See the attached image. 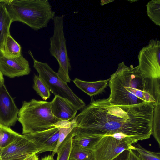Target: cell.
<instances>
[{
    "mask_svg": "<svg viewBox=\"0 0 160 160\" xmlns=\"http://www.w3.org/2000/svg\"><path fill=\"white\" fill-rule=\"evenodd\" d=\"M102 136L83 133H75L73 139V144L92 151Z\"/></svg>",
    "mask_w": 160,
    "mask_h": 160,
    "instance_id": "16",
    "label": "cell"
},
{
    "mask_svg": "<svg viewBox=\"0 0 160 160\" xmlns=\"http://www.w3.org/2000/svg\"><path fill=\"white\" fill-rule=\"evenodd\" d=\"M40 152L28 134H19L3 148L1 158L2 160H23L28 156L39 154Z\"/></svg>",
    "mask_w": 160,
    "mask_h": 160,
    "instance_id": "9",
    "label": "cell"
},
{
    "mask_svg": "<svg viewBox=\"0 0 160 160\" xmlns=\"http://www.w3.org/2000/svg\"><path fill=\"white\" fill-rule=\"evenodd\" d=\"M4 84V78L3 75L0 71V87Z\"/></svg>",
    "mask_w": 160,
    "mask_h": 160,
    "instance_id": "30",
    "label": "cell"
},
{
    "mask_svg": "<svg viewBox=\"0 0 160 160\" xmlns=\"http://www.w3.org/2000/svg\"><path fill=\"white\" fill-rule=\"evenodd\" d=\"M33 88L44 100L49 98L50 91L43 80L39 76L34 74Z\"/></svg>",
    "mask_w": 160,
    "mask_h": 160,
    "instance_id": "23",
    "label": "cell"
},
{
    "mask_svg": "<svg viewBox=\"0 0 160 160\" xmlns=\"http://www.w3.org/2000/svg\"><path fill=\"white\" fill-rule=\"evenodd\" d=\"M134 150L138 153L141 160H160V153L148 151L142 147L139 144L135 146Z\"/></svg>",
    "mask_w": 160,
    "mask_h": 160,
    "instance_id": "25",
    "label": "cell"
},
{
    "mask_svg": "<svg viewBox=\"0 0 160 160\" xmlns=\"http://www.w3.org/2000/svg\"><path fill=\"white\" fill-rule=\"evenodd\" d=\"M147 13L150 19L157 25L160 26V0H152L146 5Z\"/></svg>",
    "mask_w": 160,
    "mask_h": 160,
    "instance_id": "22",
    "label": "cell"
},
{
    "mask_svg": "<svg viewBox=\"0 0 160 160\" xmlns=\"http://www.w3.org/2000/svg\"><path fill=\"white\" fill-rule=\"evenodd\" d=\"M36 147L39 153L55 149L59 137V131L55 125L50 129L34 133L28 134Z\"/></svg>",
    "mask_w": 160,
    "mask_h": 160,
    "instance_id": "12",
    "label": "cell"
},
{
    "mask_svg": "<svg viewBox=\"0 0 160 160\" xmlns=\"http://www.w3.org/2000/svg\"><path fill=\"white\" fill-rule=\"evenodd\" d=\"M139 69L145 78L160 79V42L157 39L151 40L138 55Z\"/></svg>",
    "mask_w": 160,
    "mask_h": 160,
    "instance_id": "8",
    "label": "cell"
},
{
    "mask_svg": "<svg viewBox=\"0 0 160 160\" xmlns=\"http://www.w3.org/2000/svg\"><path fill=\"white\" fill-rule=\"evenodd\" d=\"M154 105L150 102L116 105L108 98L93 100L74 118L76 133L102 136L122 133L138 141L152 132Z\"/></svg>",
    "mask_w": 160,
    "mask_h": 160,
    "instance_id": "1",
    "label": "cell"
},
{
    "mask_svg": "<svg viewBox=\"0 0 160 160\" xmlns=\"http://www.w3.org/2000/svg\"><path fill=\"white\" fill-rule=\"evenodd\" d=\"M113 1H114V0H101L100 5L101 6H103L105 4H108V3L112 2Z\"/></svg>",
    "mask_w": 160,
    "mask_h": 160,
    "instance_id": "29",
    "label": "cell"
},
{
    "mask_svg": "<svg viewBox=\"0 0 160 160\" xmlns=\"http://www.w3.org/2000/svg\"><path fill=\"white\" fill-rule=\"evenodd\" d=\"M4 0L0 2V51L2 52L6 46L7 39L10 34V28L12 19L8 12Z\"/></svg>",
    "mask_w": 160,
    "mask_h": 160,
    "instance_id": "14",
    "label": "cell"
},
{
    "mask_svg": "<svg viewBox=\"0 0 160 160\" xmlns=\"http://www.w3.org/2000/svg\"><path fill=\"white\" fill-rule=\"evenodd\" d=\"M19 110L4 84L0 87V124L10 127L18 120Z\"/></svg>",
    "mask_w": 160,
    "mask_h": 160,
    "instance_id": "10",
    "label": "cell"
},
{
    "mask_svg": "<svg viewBox=\"0 0 160 160\" xmlns=\"http://www.w3.org/2000/svg\"><path fill=\"white\" fill-rule=\"evenodd\" d=\"M129 150H125L112 160H127Z\"/></svg>",
    "mask_w": 160,
    "mask_h": 160,
    "instance_id": "26",
    "label": "cell"
},
{
    "mask_svg": "<svg viewBox=\"0 0 160 160\" xmlns=\"http://www.w3.org/2000/svg\"><path fill=\"white\" fill-rule=\"evenodd\" d=\"M28 53L33 59V67L39 74V76L55 96L68 99L79 110L84 108L85 103L74 93L67 83L59 77L57 72L54 71L47 62L35 59L30 50Z\"/></svg>",
    "mask_w": 160,
    "mask_h": 160,
    "instance_id": "5",
    "label": "cell"
},
{
    "mask_svg": "<svg viewBox=\"0 0 160 160\" xmlns=\"http://www.w3.org/2000/svg\"><path fill=\"white\" fill-rule=\"evenodd\" d=\"M22 126V134L44 131L55 127L60 120L52 114L50 102L33 99L24 101L18 115Z\"/></svg>",
    "mask_w": 160,
    "mask_h": 160,
    "instance_id": "4",
    "label": "cell"
},
{
    "mask_svg": "<svg viewBox=\"0 0 160 160\" xmlns=\"http://www.w3.org/2000/svg\"><path fill=\"white\" fill-rule=\"evenodd\" d=\"M12 22L25 24L34 30L47 27L55 17L48 0H4Z\"/></svg>",
    "mask_w": 160,
    "mask_h": 160,
    "instance_id": "3",
    "label": "cell"
},
{
    "mask_svg": "<svg viewBox=\"0 0 160 160\" xmlns=\"http://www.w3.org/2000/svg\"><path fill=\"white\" fill-rule=\"evenodd\" d=\"M54 155L52 154L51 155H48L47 156V160H55L54 159Z\"/></svg>",
    "mask_w": 160,
    "mask_h": 160,
    "instance_id": "31",
    "label": "cell"
},
{
    "mask_svg": "<svg viewBox=\"0 0 160 160\" xmlns=\"http://www.w3.org/2000/svg\"><path fill=\"white\" fill-rule=\"evenodd\" d=\"M2 160V159H1V160Z\"/></svg>",
    "mask_w": 160,
    "mask_h": 160,
    "instance_id": "36",
    "label": "cell"
},
{
    "mask_svg": "<svg viewBox=\"0 0 160 160\" xmlns=\"http://www.w3.org/2000/svg\"><path fill=\"white\" fill-rule=\"evenodd\" d=\"M0 71L3 76L12 78L29 74L31 69L28 61L22 54L19 57L9 58L0 51Z\"/></svg>",
    "mask_w": 160,
    "mask_h": 160,
    "instance_id": "11",
    "label": "cell"
},
{
    "mask_svg": "<svg viewBox=\"0 0 160 160\" xmlns=\"http://www.w3.org/2000/svg\"><path fill=\"white\" fill-rule=\"evenodd\" d=\"M69 160H94L92 151L74 144L71 149Z\"/></svg>",
    "mask_w": 160,
    "mask_h": 160,
    "instance_id": "20",
    "label": "cell"
},
{
    "mask_svg": "<svg viewBox=\"0 0 160 160\" xmlns=\"http://www.w3.org/2000/svg\"><path fill=\"white\" fill-rule=\"evenodd\" d=\"M128 1L130 2L131 3H132L136 1H137V0H128Z\"/></svg>",
    "mask_w": 160,
    "mask_h": 160,
    "instance_id": "34",
    "label": "cell"
},
{
    "mask_svg": "<svg viewBox=\"0 0 160 160\" xmlns=\"http://www.w3.org/2000/svg\"><path fill=\"white\" fill-rule=\"evenodd\" d=\"M75 135L73 128L58 149L56 152L57 157L56 160H69L73 144V139Z\"/></svg>",
    "mask_w": 160,
    "mask_h": 160,
    "instance_id": "18",
    "label": "cell"
},
{
    "mask_svg": "<svg viewBox=\"0 0 160 160\" xmlns=\"http://www.w3.org/2000/svg\"><path fill=\"white\" fill-rule=\"evenodd\" d=\"M50 108L53 115L61 120H72L79 110L68 99L58 96L50 102Z\"/></svg>",
    "mask_w": 160,
    "mask_h": 160,
    "instance_id": "13",
    "label": "cell"
},
{
    "mask_svg": "<svg viewBox=\"0 0 160 160\" xmlns=\"http://www.w3.org/2000/svg\"><path fill=\"white\" fill-rule=\"evenodd\" d=\"M2 1V0H0V2H1Z\"/></svg>",
    "mask_w": 160,
    "mask_h": 160,
    "instance_id": "35",
    "label": "cell"
},
{
    "mask_svg": "<svg viewBox=\"0 0 160 160\" xmlns=\"http://www.w3.org/2000/svg\"><path fill=\"white\" fill-rule=\"evenodd\" d=\"M23 160H39L37 154L34 153L29 155Z\"/></svg>",
    "mask_w": 160,
    "mask_h": 160,
    "instance_id": "28",
    "label": "cell"
},
{
    "mask_svg": "<svg viewBox=\"0 0 160 160\" xmlns=\"http://www.w3.org/2000/svg\"><path fill=\"white\" fill-rule=\"evenodd\" d=\"M138 141L127 137L118 140L110 136L103 135L92 151L94 160H112L125 150H134L132 145Z\"/></svg>",
    "mask_w": 160,
    "mask_h": 160,
    "instance_id": "7",
    "label": "cell"
},
{
    "mask_svg": "<svg viewBox=\"0 0 160 160\" xmlns=\"http://www.w3.org/2000/svg\"><path fill=\"white\" fill-rule=\"evenodd\" d=\"M109 79L97 81L88 82L75 78L73 81L80 89L90 96L97 95L103 92L109 83Z\"/></svg>",
    "mask_w": 160,
    "mask_h": 160,
    "instance_id": "15",
    "label": "cell"
},
{
    "mask_svg": "<svg viewBox=\"0 0 160 160\" xmlns=\"http://www.w3.org/2000/svg\"><path fill=\"white\" fill-rule=\"evenodd\" d=\"M109 79L110 93L108 98L113 105L160 103V79L144 77L138 66L129 67L122 62Z\"/></svg>",
    "mask_w": 160,
    "mask_h": 160,
    "instance_id": "2",
    "label": "cell"
},
{
    "mask_svg": "<svg viewBox=\"0 0 160 160\" xmlns=\"http://www.w3.org/2000/svg\"><path fill=\"white\" fill-rule=\"evenodd\" d=\"M127 160H141L138 154L133 150L130 149Z\"/></svg>",
    "mask_w": 160,
    "mask_h": 160,
    "instance_id": "27",
    "label": "cell"
},
{
    "mask_svg": "<svg viewBox=\"0 0 160 160\" xmlns=\"http://www.w3.org/2000/svg\"><path fill=\"white\" fill-rule=\"evenodd\" d=\"M76 124L74 118L71 121L61 120L55 124L59 130V135L56 147L52 154L55 155L56 153L59 146L71 133Z\"/></svg>",
    "mask_w": 160,
    "mask_h": 160,
    "instance_id": "17",
    "label": "cell"
},
{
    "mask_svg": "<svg viewBox=\"0 0 160 160\" xmlns=\"http://www.w3.org/2000/svg\"><path fill=\"white\" fill-rule=\"evenodd\" d=\"M47 160V156H46L42 158L41 160Z\"/></svg>",
    "mask_w": 160,
    "mask_h": 160,
    "instance_id": "33",
    "label": "cell"
},
{
    "mask_svg": "<svg viewBox=\"0 0 160 160\" xmlns=\"http://www.w3.org/2000/svg\"><path fill=\"white\" fill-rule=\"evenodd\" d=\"M65 15L55 16L53 19L54 31L50 38L49 52L58 61L59 65L58 72L59 77L66 83L71 79L69 71L71 69L70 59L66 46V39L64 32V19Z\"/></svg>",
    "mask_w": 160,
    "mask_h": 160,
    "instance_id": "6",
    "label": "cell"
},
{
    "mask_svg": "<svg viewBox=\"0 0 160 160\" xmlns=\"http://www.w3.org/2000/svg\"><path fill=\"white\" fill-rule=\"evenodd\" d=\"M2 150V148H0V160L1 159V157Z\"/></svg>",
    "mask_w": 160,
    "mask_h": 160,
    "instance_id": "32",
    "label": "cell"
},
{
    "mask_svg": "<svg viewBox=\"0 0 160 160\" xmlns=\"http://www.w3.org/2000/svg\"><path fill=\"white\" fill-rule=\"evenodd\" d=\"M21 47L12 37L10 34L8 37L6 44L2 52L6 58H9L19 57L22 54Z\"/></svg>",
    "mask_w": 160,
    "mask_h": 160,
    "instance_id": "19",
    "label": "cell"
},
{
    "mask_svg": "<svg viewBox=\"0 0 160 160\" xmlns=\"http://www.w3.org/2000/svg\"><path fill=\"white\" fill-rule=\"evenodd\" d=\"M19 134L0 124V148H4L10 144Z\"/></svg>",
    "mask_w": 160,
    "mask_h": 160,
    "instance_id": "21",
    "label": "cell"
},
{
    "mask_svg": "<svg viewBox=\"0 0 160 160\" xmlns=\"http://www.w3.org/2000/svg\"><path fill=\"white\" fill-rule=\"evenodd\" d=\"M152 135L160 147V104H156L154 106Z\"/></svg>",
    "mask_w": 160,
    "mask_h": 160,
    "instance_id": "24",
    "label": "cell"
}]
</instances>
